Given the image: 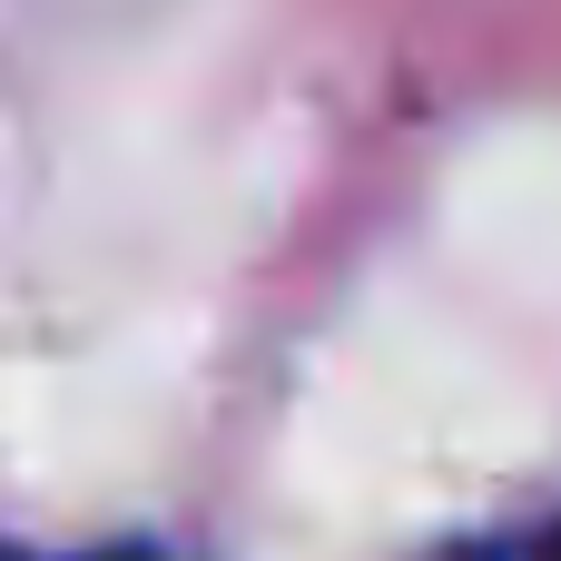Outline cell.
<instances>
[{"label": "cell", "mask_w": 561, "mask_h": 561, "mask_svg": "<svg viewBox=\"0 0 561 561\" xmlns=\"http://www.w3.org/2000/svg\"><path fill=\"white\" fill-rule=\"evenodd\" d=\"M463 561H561V533L552 542H493V552H463Z\"/></svg>", "instance_id": "cell-1"}]
</instances>
